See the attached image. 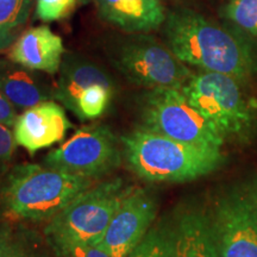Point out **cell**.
<instances>
[{
  "label": "cell",
  "instance_id": "5",
  "mask_svg": "<svg viewBox=\"0 0 257 257\" xmlns=\"http://www.w3.org/2000/svg\"><path fill=\"white\" fill-rule=\"evenodd\" d=\"M107 53L115 68L128 81L142 87L181 89L193 75L168 47L146 32L117 37Z\"/></svg>",
  "mask_w": 257,
  "mask_h": 257
},
{
  "label": "cell",
  "instance_id": "23",
  "mask_svg": "<svg viewBox=\"0 0 257 257\" xmlns=\"http://www.w3.org/2000/svg\"><path fill=\"white\" fill-rule=\"evenodd\" d=\"M78 0H36V17L46 23L67 18L75 10Z\"/></svg>",
  "mask_w": 257,
  "mask_h": 257
},
{
  "label": "cell",
  "instance_id": "21",
  "mask_svg": "<svg viewBox=\"0 0 257 257\" xmlns=\"http://www.w3.org/2000/svg\"><path fill=\"white\" fill-rule=\"evenodd\" d=\"M224 12L237 27L257 37V0H231Z\"/></svg>",
  "mask_w": 257,
  "mask_h": 257
},
{
  "label": "cell",
  "instance_id": "9",
  "mask_svg": "<svg viewBox=\"0 0 257 257\" xmlns=\"http://www.w3.org/2000/svg\"><path fill=\"white\" fill-rule=\"evenodd\" d=\"M157 204L147 189L133 187L125 195L98 245L111 257H126L155 220Z\"/></svg>",
  "mask_w": 257,
  "mask_h": 257
},
{
  "label": "cell",
  "instance_id": "26",
  "mask_svg": "<svg viewBox=\"0 0 257 257\" xmlns=\"http://www.w3.org/2000/svg\"><path fill=\"white\" fill-rule=\"evenodd\" d=\"M243 195L257 216V182L250 185Z\"/></svg>",
  "mask_w": 257,
  "mask_h": 257
},
{
  "label": "cell",
  "instance_id": "11",
  "mask_svg": "<svg viewBox=\"0 0 257 257\" xmlns=\"http://www.w3.org/2000/svg\"><path fill=\"white\" fill-rule=\"evenodd\" d=\"M72 127L62 106L47 100L24 110L18 115L12 131L17 146L35 154L61 142Z\"/></svg>",
  "mask_w": 257,
  "mask_h": 257
},
{
  "label": "cell",
  "instance_id": "16",
  "mask_svg": "<svg viewBox=\"0 0 257 257\" xmlns=\"http://www.w3.org/2000/svg\"><path fill=\"white\" fill-rule=\"evenodd\" d=\"M174 226L176 257H220L207 213L188 208L179 214Z\"/></svg>",
  "mask_w": 257,
  "mask_h": 257
},
{
  "label": "cell",
  "instance_id": "20",
  "mask_svg": "<svg viewBox=\"0 0 257 257\" xmlns=\"http://www.w3.org/2000/svg\"><path fill=\"white\" fill-rule=\"evenodd\" d=\"M112 94H113V87L100 83L86 88L79 96L74 114L83 121L101 117V114L110 105Z\"/></svg>",
  "mask_w": 257,
  "mask_h": 257
},
{
  "label": "cell",
  "instance_id": "4",
  "mask_svg": "<svg viewBox=\"0 0 257 257\" xmlns=\"http://www.w3.org/2000/svg\"><path fill=\"white\" fill-rule=\"evenodd\" d=\"M240 81L227 74L202 70L193 74L181 92L224 138L243 136L255 123L257 107Z\"/></svg>",
  "mask_w": 257,
  "mask_h": 257
},
{
  "label": "cell",
  "instance_id": "13",
  "mask_svg": "<svg viewBox=\"0 0 257 257\" xmlns=\"http://www.w3.org/2000/svg\"><path fill=\"white\" fill-rule=\"evenodd\" d=\"M104 21L127 34L149 32L166 22L161 0H94Z\"/></svg>",
  "mask_w": 257,
  "mask_h": 257
},
{
  "label": "cell",
  "instance_id": "15",
  "mask_svg": "<svg viewBox=\"0 0 257 257\" xmlns=\"http://www.w3.org/2000/svg\"><path fill=\"white\" fill-rule=\"evenodd\" d=\"M60 76L54 86V98L74 113L76 102L86 88L96 83L113 87L107 72L100 66L78 54H67L60 67Z\"/></svg>",
  "mask_w": 257,
  "mask_h": 257
},
{
  "label": "cell",
  "instance_id": "1",
  "mask_svg": "<svg viewBox=\"0 0 257 257\" xmlns=\"http://www.w3.org/2000/svg\"><path fill=\"white\" fill-rule=\"evenodd\" d=\"M165 36L167 47L180 61L205 72L244 80L255 70L248 44L191 10L175 11L166 18Z\"/></svg>",
  "mask_w": 257,
  "mask_h": 257
},
{
  "label": "cell",
  "instance_id": "2",
  "mask_svg": "<svg viewBox=\"0 0 257 257\" xmlns=\"http://www.w3.org/2000/svg\"><path fill=\"white\" fill-rule=\"evenodd\" d=\"M127 166L147 181L184 182L216 170L220 150L182 143L140 126L121 137Z\"/></svg>",
  "mask_w": 257,
  "mask_h": 257
},
{
  "label": "cell",
  "instance_id": "10",
  "mask_svg": "<svg viewBox=\"0 0 257 257\" xmlns=\"http://www.w3.org/2000/svg\"><path fill=\"white\" fill-rule=\"evenodd\" d=\"M210 217L220 257H257V216L244 195L219 199Z\"/></svg>",
  "mask_w": 257,
  "mask_h": 257
},
{
  "label": "cell",
  "instance_id": "14",
  "mask_svg": "<svg viewBox=\"0 0 257 257\" xmlns=\"http://www.w3.org/2000/svg\"><path fill=\"white\" fill-rule=\"evenodd\" d=\"M54 89L36 70L0 59V92L16 110L24 111L42 101L55 99Z\"/></svg>",
  "mask_w": 257,
  "mask_h": 257
},
{
  "label": "cell",
  "instance_id": "24",
  "mask_svg": "<svg viewBox=\"0 0 257 257\" xmlns=\"http://www.w3.org/2000/svg\"><path fill=\"white\" fill-rule=\"evenodd\" d=\"M16 144L11 127L0 124V179L4 178L11 169Z\"/></svg>",
  "mask_w": 257,
  "mask_h": 257
},
{
  "label": "cell",
  "instance_id": "19",
  "mask_svg": "<svg viewBox=\"0 0 257 257\" xmlns=\"http://www.w3.org/2000/svg\"><path fill=\"white\" fill-rule=\"evenodd\" d=\"M126 257H176L175 226L167 223L154 225Z\"/></svg>",
  "mask_w": 257,
  "mask_h": 257
},
{
  "label": "cell",
  "instance_id": "22",
  "mask_svg": "<svg viewBox=\"0 0 257 257\" xmlns=\"http://www.w3.org/2000/svg\"><path fill=\"white\" fill-rule=\"evenodd\" d=\"M57 257H111L95 244L62 238H47Z\"/></svg>",
  "mask_w": 257,
  "mask_h": 257
},
{
  "label": "cell",
  "instance_id": "18",
  "mask_svg": "<svg viewBox=\"0 0 257 257\" xmlns=\"http://www.w3.org/2000/svg\"><path fill=\"white\" fill-rule=\"evenodd\" d=\"M34 0H0V51L8 49L21 36Z\"/></svg>",
  "mask_w": 257,
  "mask_h": 257
},
{
  "label": "cell",
  "instance_id": "3",
  "mask_svg": "<svg viewBox=\"0 0 257 257\" xmlns=\"http://www.w3.org/2000/svg\"><path fill=\"white\" fill-rule=\"evenodd\" d=\"M93 181L46 166L19 165L6 174L0 198L5 213L15 219L50 220Z\"/></svg>",
  "mask_w": 257,
  "mask_h": 257
},
{
  "label": "cell",
  "instance_id": "7",
  "mask_svg": "<svg viewBox=\"0 0 257 257\" xmlns=\"http://www.w3.org/2000/svg\"><path fill=\"white\" fill-rule=\"evenodd\" d=\"M142 126L179 142L220 150L224 137L187 100L181 89L155 88L144 95Z\"/></svg>",
  "mask_w": 257,
  "mask_h": 257
},
{
  "label": "cell",
  "instance_id": "12",
  "mask_svg": "<svg viewBox=\"0 0 257 257\" xmlns=\"http://www.w3.org/2000/svg\"><path fill=\"white\" fill-rule=\"evenodd\" d=\"M64 55L63 41L47 25L24 31L9 51V60L25 68L55 75Z\"/></svg>",
  "mask_w": 257,
  "mask_h": 257
},
{
  "label": "cell",
  "instance_id": "25",
  "mask_svg": "<svg viewBox=\"0 0 257 257\" xmlns=\"http://www.w3.org/2000/svg\"><path fill=\"white\" fill-rule=\"evenodd\" d=\"M17 118L18 114L15 106L0 92V124L5 125L8 127H14Z\"/></svg>",
  "mask_w": 257,
  "mask_h": 257
},
{
  "label": "cell",
  "instance_id": "6",
  "mask_svg": "<svg viewBox=\"0 0 257 257\" xmlns=\"http://www.w3.org/2000/svg\"><path fill=\"white\" fill-rule=\"evenodd\" d=\"M131 188L121 178H112L91 186L51 218L44 234L47 238L78 240L98 245Z\"/></svg>",
  "mask_w": 257,
  "mask_h": 257
},
{
  "label": "cell",
  "instance_id": "8",
  "mask_svg": "<svg viewBox=\"0 0 257 257\" xmlns=\"http://www.w3.org/2000/svg\"><path fill=\"white\" fill-rule=\"evenodd\" d=\"M120 162V148L113 133L105 125H89L79 128L68 141L51 150L43 165L95 180L113 172Z\"/></svg>",
  "mask_w": 257,
  "mask_h": 257
},
{
  "label": "cell",
  "instance_id": "17",
  "mask_svg": "<svg viewBox=\"0 0 257 257\" xmlns=\"http://www.w3.org/2000/svg\"><path fill=\"white\" fill-rule=\"evenodd\" d=\"M46 234L24 226L0 224V257H54Z\"/></svg>",
  "mask_w": 257,
  "mask_h": 257
}]
</instances>
